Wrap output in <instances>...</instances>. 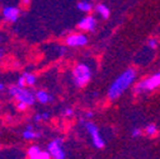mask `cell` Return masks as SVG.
Instances as JSON below:
<instances>
[{
  "mask_svg": "<svg viewBox=\"0 0 160 159\" xmlns=\"http://www.w3.org/2000/svg\"><path fill=\"white\" fill-rule=\"evenodd\" d=\"M39 136H41V134L37 132V131H34V130L32 129V126H27V129H26L24 132H23V137L26 139V140H34V139H37V137H39Z\"/></svg>",
  "mask_w": 160,
  "mask_h": 159,
  "instance_id": "obj_9",
  "label": "cell"
},
{
  "mask_svg": "<svg viewBox=\"0 0 160 159\" xmlns=\"http://www.w3.org/2000/svg\"><path fill=\"white\" fill-rule=\"evenodd\" d=\"M26 84H27V83H26V79H24V76H23V75H22V76H19L17 85H18V87H21V88H24V85H26Z\"/></svg>",
  "mask_w": 160,
  "mask_h": 159,
  "instance_id": "obj_18",
  "label": "cell"
},
{
  "mask_svg": "<svg viewBox=\"0 0 160 159\" xmlns=\"http://www.w3.org/2000/svg\"><path fill=\"white\" fill-rule=\"evenodd\" d=\"M3 17H4L5 21L15 22L19 17V9L15 7H5L3 10Z\"/></svg>",
  "mask_w": 160,
  "mask_h": 159,
  "instance_id": "obj_7",
  "label": "cell"
},
{
  "mask_svg": "<svg viewBox=\"0 0 160 159\" xmlns=\"http://www.w3.org/2000/svg\"><path fill=\"white\" fill-rule=\"evenodd\" d=\"M92 116H93V113H92V112H88V113H87V117H92Z\"/></svg>",
  "mask_w": 160,
  "mask_h": 159,
  "instance_id": "obj_25",
  "label": "cell"
},
{
  "mask_svg": "<svg viewBox=\"0 0 160 159\" xmlns=\"http://www.w3.org/2000/svg\"><path fill=\"white\" fill-rule=\"evenodd\" d=\"M47 151L52 159H65V151L62 149V139H53L48 144Z\"/></svg>",
  "mask_w": 160,
  "mask_h": 159,
  "instance_id": "obj_4",
  "label": "cell"
},
{
  "mask_svg": "<svg viewBox=\"0 0 160 159\" xmlns=\"http://www.w3.org/2000/svg\"><path fill=\"white\" fill-rule=\"evenodd\" d=\"M14 98L17 99L18 102H24V103H27L28 106L33 105L34 99H36V97L32 94V92H29V90H27V89H24V88L19 89L18 94H17Z\"/></svg>",
  "mask_w": 160,
  "mask_h": 159,
  "instance_id": "obj_5",
  "label": "cell"
},
{
  "mask_svg": "<svg viewBox=\"0 0 160 159\" xmlns=\"http://www.w3.org/2000/svg\"><path fill=\"white\" fill-rule=\"evenodd\" d=\"M27 107H28V105L24 103V102H18V105H17V108H18L19 111H24Z\"/></svg>",
  "mask_w": 160,
  "mask_h": 159,
  "instance_id": "obj_19",
  "label": "cell"
},
{
  "mask_svg": "<svg viewBox=\"0 0 160 159\" xmlns=\"http://www.w3.org/2000/svg\"><path fill=\"white\" fill-rule=\"evenodd\" d=\"M136 78V71L133 69H126L121 75H119L116 80L111 84L108 89V98L109 99H116L121 95L135 80Z\"/></svg>",
  "mask_w": 160,
  "mask_h": 159,
  "instance_id": "obj_1",
  "label": "cell"
},
{
  "mask_svg": "<svg viewBox=\"0 0 160 159\" xmlns=\"http://www.w3.org/2000/svg\"><path fill=\"white\" fill-rule=\"evenodd\" d=\"M156 131H158V129H156V126H155L154 124H150V125H148V126L145 127V132H146L149 136L155 135V134H156Z\"/></svg>",
  "mask_w": 160,
  "mask_h": 159,
  "instance_id": "obj_16",
  "label": "cell"
},
{
  "mask_svg": "<svg viewBox=\"0 0 160 159\" xmlns=\"http://www.w3.org/2000/svg\"><path fill=\"white\" fill-rule=\"evenodd\" d=\"M88 39L84 34H80V33H76V34H70L68 38H66V44L69 46H72V47H78V46H84L87 45Z\"/></svg>",
  "mask_w": 160,
  "mask_h": 159,
  "instance_id": "obj_6",
  "label": "cell"
},
{
  "mask_svg": "<svg viewBox=\"0 0 160 159\" xmlns=\"http://www.w3.org/2000/svg\"><path fill=\"white\" fill-rule=\"evenodd\" d=\"M76 7H78L79 10H82V12H89V10H92V4L88 3V2H80V3H78Z\"/></svg>",
  "mask_w": 160,
  "mask_h": 159,
  "instance_id": "obj_14",
  "label": "cell"
},
{
  "mask_svg": "<svg viewBox=\"0 0 160 159\" xmlns=\"http://www.w3.org/2000/svg\"><path fill=\"white\" fill-rule=\"evenodd\" d=\"M78 27L80 29H84V31H93L95 28V19L94 17H85L83 18L82 21L78 23Z\"/></svg>",
  "mask_w": 160,
  "mask_h": 159,
  "instance_id": "obj_8",
  "label": "cell"
},
{
  "mask_svg": "<svg viewBox=\"0 0 160 159\" xmlns=\"http://www.w3.org/2000/svg\"><path fill=\"white\" fill-rule=\"evenodd\" d=\"M158 87H160V71L149 76V78H146L144 82L138 83L135 87V90L137 93H141V92H145V90H152Z\"/></svg>",
  "mask_w": 160,
  "mask_h": 159,
  "instance_id": "obj_3",
  "label": "cell"
},
{
  "mask_svg": "<svg viewBox=\"0 0 160 159\" xmlns=\"http://www.w3.org/2000/svg\"><path fill=\"white\" fill-rule=\"evenodd\" d=\"M90 136H92L93 145H94L97 149H102V148L104 146V140L102 139V136H101V134H99V131L95 132V134H93V135H90Z\"/></svg>",
  "mask_w": 160,
  "mask_h": 159,
  "instance_id": "obj_10",
  "label": "cell"
},
{
  "mask_svg": "<svg viewBox=\"0 0 160 159\" xmlns=\"http://www.w3.org/2000/svg\"><path fill=\"white\" fill-rule=\"evenodd\" d=\"M48 117H50V115L47 112H43L42 113V120H48Z\"/></svg>",
  "mask_w": 160,
  "mask_h": 159,
  "instance_id": "obj_23",
  "label": "cell"
},
{
  "mask_svg": "<svg viewBox=\"0 0 160 159\" xmlns=\"http://www.w3.org/2000/svg\"><path fill=\"white\" fill-rule=\"evenodd\" d=\"M29 159H51V154L48 153V151H43V150H41L38 154H36V155H32V156H28Z\"/></svg>",
  "mask_w": 160,
  "mask_h": 159,
  "instance_id": "obj_13",
  "label": "cell"
},
{
  "mask_svg": "<svg viewBox=\"0 0 160 159\" xmlns=\"http://www.w3.org/2000/svg\"><path fill=\"white\" fill-rule=\"evenodd\" d=\"M36 98L38 99V102H41V103H48L52 99V97L45 90H38L36 93Z\"/></svg>",
  "mask_w": 160,
  "mask_h": 159,
  "instance_id": "obj_11",
  "label": "cell"
},
{
  "mask_svg": "<svg viewBox=\"0 0 160 159\" xmlns=\"http://www.w3.org/2000/svg\"><path fill=\"white\" fill-rule=\"evenodd\" d=\"M95 9H97L98 14L101 15L103 19H107V18L109 17V9H108L104 4H98V5L95 7Z\"/></svg>",
  "mask_w": 160,
  "mask_h": 159,
  "instance_id": "obj_12",
  "label": "cell"
},
{
  "mask_svg": "<svg viewBox=\"0 0 160 159\" xmlns=\"http://www.w3.org/2000/svg\"><path fill=\"white\" fill-rule=\"evenodd\" d=\"M42 120V115H36L34 116V121H41Z\"/></svg>",
  "mask_w": 160,
  "mask_h": 159,
  "instance_id": "obj_24",
  "label": "cell"
},
{
  "mask_svg": "<svg viewBox=\"0 0 160 159\" xmlns=\"http://www.w3.org/2000/svg\"><path fill=\"white\" fill-rule=\"evenodd\" d=\"M64 113H65V116H71L72 115V110L71 108H66Z\"/></svg>",
  "mask_w": 160,
  "mask_h": 159,
  "instance_id": "obj_22",
  "label": "cell"
},
{
  "mask_svg": "<svg viewBox=\"0 0 160 159\" xmlns=\"http://www.w3.org/2000/svg\"><path fill=\"white\" fill-rule=\"evenodd\" d=\"M23 76H24L26 83H27L28 85H33V84L36 83V76H34L33 74H31V73H24Z\"/></svg>",
  "mask_w": 160,
  "mask_h": 159,
  "instance_id": "obj_15",
  "label": "cell"
},
{
  "mask_svg": "<svg viewBox=\"0 0 160 159\" xmlns=\"http://www.w3.org/2000/svg\"><path fill=\"white\" fill-rule=\"evenodd\" d=\"M39 151H41V149H39L37 145H32V146H29V148H28V150H27V154H28V156H32V155H36V154H38Z\"/></svg>",
  "mask_w": 160,
  "mask_h": 159,
  "instance_id": "obj_17",
  "label": "cell"
},
{
  "mask_svg": "<svg viewBox=\"0 0 160 159\" xmlns=\"http://www.w3.org/2000/svg\"><path fill=\"white\" fill-rule=\"evenodd\" d=\"M92 76V71L89 69V66H87L85 64H79L75 66L74 69V79H75V84L78 87H83L85 85Z\"/></svg>",
  "mask_w": 160,
  "mask_h": 159,
  "instance_id": "obj_2",
  "label": "cell"
},
{
  "mask_svg": "<svg viewBox=\"0 0 160 159\" xmlns=\"http://www.w3.org/2000/svg\"><path fill=\"white\" fill-rule=\"evenodd\" d=\"M148 45H149V47H151V49H155L156 47V39H154V38H150L149 41H148Z\"/></svg>",
  "mask_w": 160,
  "mask_h": 159,
  "instance_id": "obj_20",
  "label": "cell"
},
{
  "mask_svg": "<svg viewBox=\"0 0 160 159\" xmlns=\"http://www.w3.org/2000/svg\"><path fill=\"white\" fill-rule=\"evenodd\" d=\"M140 134H141V130L136 127V129H133V130H132V134H131V135H132L133 137H136V136H138Z\"/></svg>",
  "mask_w": 160,
  "mask_h": 159,
  "instance_id": "obj_21",
  "label": "cell"
},
{
  "mask_svg": "<svg viewBox=\"0 0 160 159\" xmlns=\"http://www.w3.org/2000/svg\"><path fill=\"white\" fill-rule=\"evenodd\" d=\"M0 89H2V90H4V84H3V83L0 84Z\"/></svg>",
  "mask_w": 160,
  "mask_h": 159,
  "instance_id": "obj_26",
  "label": "cell"
}]
</instances>
